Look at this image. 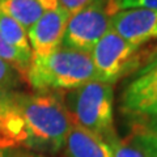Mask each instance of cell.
I'll return each mask as SVG.
<instances>
[{"mask_svg":"<svg viewBox=\"0 0 157 157\" xmlns=\"http://www.w3.org/2000/svg\"><path fill=\"white\" fill-rule=\"evenodd\" d=\"M14 97L25 124V145L50 153L60 151L75 123L62 98L54 92L14 93Z\"/></svg>","mask_w":157,"mask_h":157,"instance_id":"6da1fadb","label":"cell"},{"mask_svg":"<svg viewBox=\"0 0 157 157\" xmlns=\"http://www.w3.org/2000/svg\"><path fill=\"white\" fill-rule=\"evenodd\" d=\"M25 80L39 92L72 90L98 80L92 54L60 46L46 56H33Z\"/></svg>","mask_w":157,"mask_h":157,"instance_id":"7a4b0ae2","label":"cell"},{"mask_svg":"<svg viewBox=\"0 0 157 157\" xmlns=\"http://www.w3.org/2000/svg\"><path fill=\"white\" fill-rule=\"evenodd\" d=\"M100 81L114 84L157 60V45H135L110 29L92 50Z\"/></svg>","mask_w":157,"mask_h":157,"instance_id":"3957f363","label":"cell"},{"mask_svg":"<svg viewBox=\"0 0 157 157\" xmlns=\"http://www.w3.org/2000/svg\"><path fill=\"white\" fill-rule=\"evenodd\" d=\"M67 107L76 124L94 132L106 143L117 136L114 128V90L109 82L93 80L72 89Z\"/></svg>","mask_w":157,"mask_h":157,"instance_id":"277c9868","label":"cell"},{"mask_svg":"<svg viewBox=\"0 0 157 157\" xmlns=\"http://www.w3.org/2000/svg\"><path fill=\"white\" fill-rule=\"evenodd\" d=\"M110 17L109 0H92L70 17L62 46L92 52L98 41L110 30Z\"/></svg>","mask_w":157,"mask_h":157,"instance_id":"5b68a950","label":"cell"},{"mask_svg":"<svg viewBox=\"0 0 157 157\" xmlns=\"http://www.w3.org/2000/svg\"><path fill=\"white\" fill-rule=\"evenodd\" d=\"M121 110L132 121L157 118V60L137 72L124 88Z\"/></svg>","mask_w":157,"mask_h":157,"instance_id":"8992f818","label":"cell"},{"mask_svg":"<svg viewBox=\"0 0 157 157\" xmlns=\"http://www.w3.org/2000/svg\"><path fill=\"white\" fill-rule=\"evenodd\" d=\"M110 29L135 45H157V11L134 8L111 14Z\"/></svg>","mask_w":157,"mask_h":157,"instance_id":"52a82bcc","label":"cell"},{"mask_svg":"<svg viewBox=\"0 0 157 157\" xmlns=\"http://www.w3.org/2000/svg\"><path fill=\"white\" fill-rule=\"evenodd\" d=\"M70 13L59 6L47 11L28 30L33 56H46L62 46Z\"/></svg>","mask_w":157,"mask_h":157,"instance_id":"ba28073f","label":"cell"},{"mask_svg":"<svg viewBox=\"0 0 157 157\" xmlns=\"http://www.w3.org/2000/svg\"><path fill=\"white\" fill-rule=\"evenodd\" d=\"M13 90H0V148L26 144V131Z\"/></svg>","mask_w":157,"mask_h":157,"instance_id":"9c48e42d","label":"cell"},{"mask_svg":"<svg viewBox=\"0 0 157 157\" xmlns=\"http://www.w3.org/2000/svg\"><path fill=\"white\" fill-rule=\"evenodd\" d=\"M68 157H113L109 144L101 136L73 123L66 140Z\"/></svg>","mask_w":157,"mask_h":157,"instance_id":"30bf717a","label":"cell"},{"mask_svg":"<svg viewBox=\"0 0 157 157\" xmlns=\"http://www.w3.org/2000/svg\"><path fill=\"white\" fill-rule=\"evenodd\" d=\"M0 9L28 32L47 9L42 0H0Z\"/></svg>","mask_w":157,"mask_h":157,"instance_id":"8fae6325","label":"cell"},{"mask_svg":"<svg viewBox=\"0 0 157 157\" xmlns=\"http://www.w3.org/2000/svg\"><path fill=\"white\" fill-rule=\"evenodd\" d=\"M148 157H157V118L134 121L127 137Z\"/></svg>","mask_w":157,"mask_h":157,"instance_id":"7c38bea8","label":"cell"},{"mask_svg":"<svg viewBox=\"0 0 157 157\" xmlns=\"http://www.w3.org/2000/svg\"><path fill=\"white\" fill-rule=\"evenodd\" d=\"M0 34L9 45H12L18 51L33 56L32 47L28 39V32L16 20L9 17L2 9H0Z\"/></svg>","mask_w":157,"mask_h":157,"instance_id":"4fadbf2b","label":"cell"},{"mask_svg":"<svg viewBox=\"0 0 157 157\" xmlns=\"http://www.w3.org/2000/svg\"><path fill=\"white\" fill-rule=\"evenodd\" d=\"M0 59L8 63L11 67H13L20 76L26 78L33 56L18 51L12 45H9L6 39L3 38L2 34H0Z\"/></svg>","mask_w":157,"mask_h":157,"instance_id":"5bb4252c","label":"cell"},{"mask_svg":"<svg viewBox=\"0 0 157 157\" xmlns=\"http://www.w3.org/2000/svg\"><path fill=\"white\" fill-rule=\"evenodd\" d=\"M113 157H148L139 147L135 145L128 139H121L119 136H114L107 141Z\"/></svg>","mask_w":157,"mask_h":157,"instance_id":"9a60e30c","label":"cell"},{"mask_svg":"<svg viewBox=\"0 0 157 157\" xmlns=\"http://www.w3.org/2000/svg\"><path fill=\"white\" fill-rule=\"evenodd\" d=\"M20 75L13 67H11L0 59V90H13L17 86Z\"/></svg>","mask_w":157,"mask_h":157,"instance_id":"2e32d148","label":"cell"},{"mask_svg":"<svg viewBox=\"0 0 157 157\" xmlns=\"http://www.w3.org/2000/svg\"><path fill=\"white\" fill-rule=\"evenodd\" d=\"M134 8H144V9H155L157 11V0H115L111 8V14L121 9H134Z\"/></svg>","mask_w":157,"mask_h":157,"instance_id":"e0dca14e","label":"cell"},{"mask_svg":"<svg viewBox=\"0 0 157 157\" xmlns=\"http://www.w3.org/2000/svg\"><path fill=\"white\" fill-rule=\"evenodd\" d=\"M58 2H59V6L64 8L70 13V16H72V14H75L76 12L80 11L81 8L88 6L92 0H58Z\"/></svg>","mask_w":157,"mask_h":157,"instance_id":"ac0fdd59","label":"cell"},{"mask_svg":"<svg viewBox=\"0 0 157 157\" xmlns=\"http://www.w3.org/2000/svg\"><path fill=\"white\" fill-rule=\"evenodd\" d=\"M13 157H39V156L32 155V153H17V155H14Z\"/></svg>","mask_w":157,"mask_h":157,"instance_id":"d6986e66","label":"cell"},{"mask_svg":"<svg viewBox=\"0 0 157 157\" xmlns=\"http://www.w3.org/2000/svg\"><path fill=\"white\" fill-rule=\"evenodd\" d=\"M0 157H11V155L8 153V149L0 148Z\"/></svg>","mask_w":157,"mask_h":157,"instance_id":"ffe728a7","label":"cell"},{"mask_svg":"<svg viewBox=\"0 0 157 157\" xmlns=\"http://www.w3.org/2000/svg\"><path fill=\"white\" fill-rule=\"evenodd\" d=\"M115 3V0H109V11H110V14H111V8H113V4Z\"/></svg>","mask_w":157,"mask_h":157,"instance_id":"44dd1931","label":"cell"}]
</instances>
